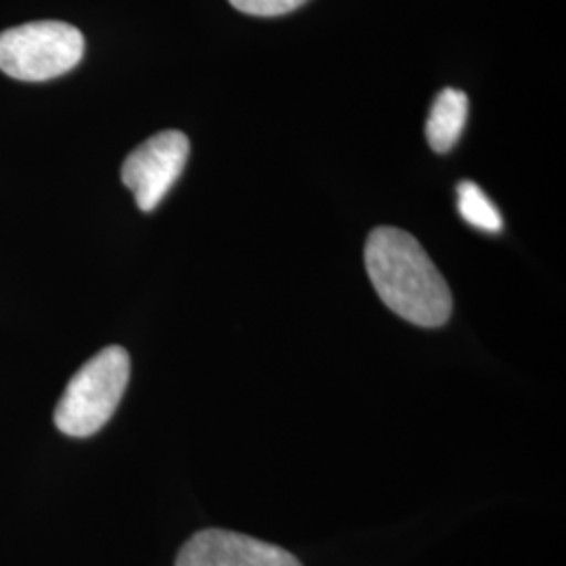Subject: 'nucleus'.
Masks as SVG:
<instances>
[{
	"instance_id": "0eeeda50",
	"label": "nucleus",
	"mask_w": 566,
	"mask_h": 566,
	"mask_svg": "<svg viewBox=\"0 0 566 566\" xmlns=\"http://www.w3.org/2000/svg\"><path fill=\"white\" fill-rule=\"evenodd\" d=\"M458 208L465 223L486 231V233H497L502 231L504 221L495 203L491 202L485 196V191L476 182L464 181L458 187Z\"/></svg>"
},
{
	"instance_id": "f03ea898",
	"label": "nucleus",
	"mask_w": 566,
	"mask_h": 566,
	"mask_svg": "<svg viewBox=\"0 0 566 566\" xmlns=\"http://www.w3.org/2000/svg\"><path fill=\"white\" fill-rule=\"evenodd\" d=\"M128 378V353L122 346L103 348L65 386L55 407V426L74 439L93 437L116 413Z\"/></svg>"
},
{
	"instance_id": "f257e3e1",
	"label": "nucleus",
	"mask_w": 566,
	"mask_h": 566,
	"mask_svg": "<svg viewBox=\"0 0 566 566\" xmlns=\"http://www.w3.org/2000/svg\"><path fill=\"white\" fill-rule=\"evenodd\" d=\"M365 266L382 303L420 327H441L453 311L451 290L420 242L397 227H378L365 243Z\"/></svg>"
},
{
	"instance_id": "423d86ee",
	"label": "nucleus",
	"mask_w": 566,
	"mask_h": 566,
	"mask_svg": "<svg viewBox=\"0 0 566 566\" xmlns=\"http://www.w3.org/2000/svg\"><path fill=\"white\" fill-rule=\"evenodd\" d=\"M468 120V95L460 88H446L432 103L426 122V139L437 154H447L460 142Z\"/></svg>"
},
{
	"instance_id": "6e6552de",
	"label": "nucleus",
	"mask_w": 566,
	"mask_h": 566,
	"mask_svg": "<svg viewBox=\"0 0 566 566\" xmlns=\"http://www.w3.org/2000/svg\"><path fill=\"white\" fill-rule=\"evenodd\" d=\"M238 11L248 13V15H259V18H275V15H285L290 11H296L308 0H229Z\"/></svg>"
},
{
	"instance_id": "7ed1b4c3",
	"label": "nucleus",
	"mask_w": 566,
	"mask_h": 566,
	"mask_svg": "<svg viewBox=\"0 0 566 566\" xmlns=\"http://www.w3.org/2000/svg\"><path fill=\"white\" fill-rule=\"evenodd\" d=\"M84 55L81 30L65 21H32L0 34V72L21 82L60 78Z\"/></svg>"
},
{
	"instance_id": "39448f33",
	"label": "nucleus",
	"mask_w": 566,
	"mask_h": 566,
	"mask_svg": "<svg viewBox=\"0 0 566 566\" xmlns=\"http://www.w3.org/2000/svg\"><path fill=\"white\" fill-rule=\"evenodd\" d=\"M175 566H303L287 549L242 533L206 528L196 533L177 556Z\"/></svg>"
},
{
	"instance_id": "20e7f679",
	"label": "nucleus",
	"mask_w": 566,
	"mask_h": 566,
	"mask_svg": "<svg viewBox=\"0 0 566 566\" xmlns=\"http://www.w3.org/2000/svg\"><path fill=\"white\" fill-rule=\"evenodd\" d=\"M189 139L181 130H163L142 143L122 164V182L143 212L156 210L189 160Z\"/></svg>"
}]
</instances>
